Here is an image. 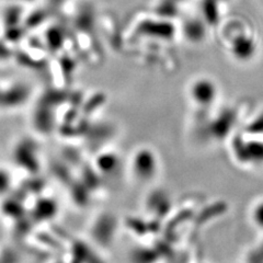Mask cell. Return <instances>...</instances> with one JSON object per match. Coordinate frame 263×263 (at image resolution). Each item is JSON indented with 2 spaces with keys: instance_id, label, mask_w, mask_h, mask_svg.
<instances>
[{
  "instance_id": "obj_1",
  "label": "cell",
  "mask_w": 263,
  "mask_h": 263,
  "mask_svg": "<svg viewBox=\"0 0 263 263\" xmlns=\"http://www.w3.org/2000/svg\"><path fill=\"white\" fill-rule=\"evenodd\" d=\"M130 166L135 178L141 181H148L156 177L158 171V160L151 149L141 148L134 154Z\"/></svg>"
},
{
  "instance_id": "obj_2",
  "label": "cell",
  "mask_w": 263,
  "mask_h": 263,
  "mask_svg": "<svg viewBox=\"0 0 263 263\" xmlns=\"http://www.w3.org/2000/svg\"><path fill=\"white\" fill-rule=\"evenodd\" d=\"M216 97V89L213 82L201 79L195 81L190 88L191 100L199 106L211 105Z\"/></svg>"
},
{
  "instance_id": "obj_3",
  "label": "cell",
  "mask_w": 263,
  "mask_h": 263,
  "mask_svg": "<svg viewBox=\"0 0 263 263\" xmlns=\"http://www.w3.org/2000/svg\"><path fill=\"white\" fill-rule=\"evenodd\" d=\"M254 218H256V221L259 225L263 226V204L254 211Z\"/></svg>"
}]
</instances>
